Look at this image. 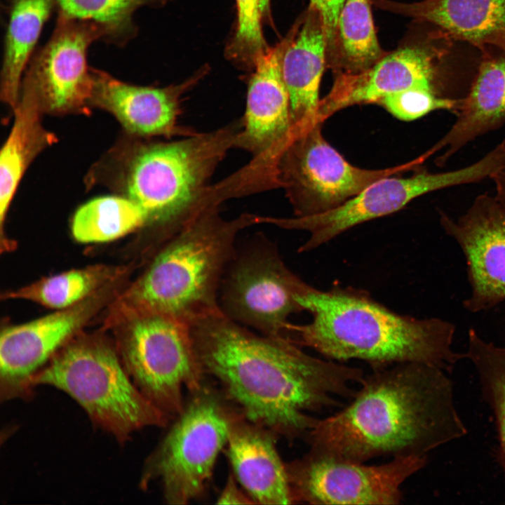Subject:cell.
I'll use <instances>...</instances> for the list:
<instances>
[{"label":"cell","mask_w":505,"mask_h":505,"mask_svg":"<svg viewBox=\"0 0 505 505\" xmlns=\"http://www.w3.org/2000/svg\"><path fill=\"white\" fill-rule=\"evenodd\" d=\"M205 377L248 419L289 442L305 440L311 413L353 398L361 368L309 355L282 337L250 332L221 311L189 324Z\"/></svg>","instance_id":"6da1fadb"},{"label":"cell","mask_w":505,"mask_h":505,"mask_svg":"<svg viewBox=\"0 0 505 505\" xmlns=\"http://www.w3.org/2000/svg\"><path fill=\"white\" fill-rule=\"evenodd\" d=\"M351 402L317 419L305 441L309 452L365 463L383 456H426L468 430L448 372L424 363L375 368Z\"/></svg>","instance_id":"7a4b0ae2"},{"label":"cell","mask_w":505,"mask_h":505,"mask_svg":"<svg viewBox=\"0 0 505 505\" xmlns=\"http://www.w3.org/2000/svg\"><path fill=\"white\" fill-rule=\"evenodd\" d=\"M297 300L312 320L290 323L289 341L329 359L362 360L373 368L418 362L450 372L466 358L452 347V323L396 314L365 291L338 285L323 291L307 285Z\"/></svg>","instance_id":"3957f363"},{"label":"cell","mask_w":505,"mask_h":505,"mask_svg":"<svg viewBox=\"0 0 505 505\" xmlns=\"http://www.w3.org/2000/svg\"><path fill=\"white\" fill-rule=\"evenodd\" d=\"M250 214L226 220L209 208L167 241L124 297L129 314L156 313L187 323L219 311L218 292Z\"/></svg>","instance_id":"277c9868"},{"label":"cell","mask_w":505,"mask_h":505,"mask_svg":"<svg viewBox=\"0 0 505 505\" xmlns=\"http://www.w3.org/2000/svg\"><path fill=\"white\" fill-rule=\"evenodd\" d=\"M241 130L229 127L170 142L143 144L132 155L124 191L142 211L144 227H156L165 243L205 210L200 194Z\"/></svg>","instance_id":"5b68a950"},{"label":"cell","mask_w":505,"mask_h":505,"mask_svg":"<svg viewBox=\"0 0 505 505\" xmlns=\"http://www.w3.org/2000/svg\"><path fill=\"white\" fill-rule=\"evenodd\" d=\"M32 385L64 391L82 407L94 426L121 444L135 431L165 426L170 421L137 387L116 350L101 339L67 343L35 375Z\"/></svg>","instance_id":"8992f818"},{"label":"cell","mask_w":505,"mask_h":505,"mask_svg":"<svg viewBox=\"0 0 505 505\" xmlns=\"http://www.w3.org/2000/svg\"><path fill=\"white\" fill-rule=\"evenodd\" d=\"M241 413L206 378L189 392L182 412L147 457L140 479L147 490L158 481L164 501L184 505L203 497L232 423Z\"/></svg>","instance_id":"52a82bcc"},{"label":"cell","mask_w":505,"mask_h":505,"mask_svg":"<svg viewBox=\"0 0 505 505\" xmlns=\"http://www.w3.org/2000/svg\"><path fill=\"white\" fill-rule=\"evenodd\" d=\"M129 314L119 343L121 362L145 397L173 420L183 410L184 391L206 379L189 324L161 314Z\"/></svg>","instance_id":"ba28073f"},{"label":"cell","mask_w":505,"mask_h":505,"mask_svg":"<svg viewBox=\"0 0 505 505\" xmlns=\"http://www.w3.org/2000/svg\"><path fill=\"white\" fill-rule=\"evenodd\" d=\"M321 123L295 135L278 163V181L297 217L321 214L342 205L374 182L420 166L418 159L392 168L351 165L323 137Z\"/></svg>","instance_id":"9c48e42d"},{"label":"cell","mask_w":505,"mask_h":505,"mask_svg":"<svg viewBox=\"0 0 505 505\" xmlns=\"http://www.w3.org/2000/svg\"><path fill=\"white\" fill-rule=\"evenodd\" d=\"M220 309L261 334L288 339L289 316L303 311L297 300L308 284L293 274L272 243L258 242L228 266Z\"/></svg>","instance_id":"30bf717a"},{"label":"cell","mask_w":505,"mask_h":505,"mask_svg":"<svg viewBox=\"0 0 505 505\" xmlns=\"http://www.w3.org/2000/svg\"><path fill=\"white\" fill-rule=\"evenodd\" d=\"M426 456H398L379 465L308 454L285 463L293 504H398L401 487Z\"/></svg>","instance_id":"8fae6325"},{"label":"cell","mask_w":505,"mask_h":505,"mask_svg":"<svg viewBox=\"0 0 505 505\" xmlns=\"http://www.w3.org/2000/svg\"><path fill=\"white\" fill-rule=\"evenodd\" d=\"M490 162L480 158L464 168L430 173L419 170L407 177L388 176L368 185L358 194L329 211L306 217L271 218V224L287 229L309 231L299 247L304 252L316 248L363 222L400 210L413 199L442 189L476 183L490 177Z\"/></svg>","instance_id":"7c38bea8"},{"label":"cell","mask_w":505,"mask_h":505,"mask_svg":"<svg viewBox=\"0 0 505 505\" xmlns=\"http://www.w3.org/2000/svg\"><path fill=\"white\" fill-rule=\"evenodd\" d=\"M101 25L58 13L48 41L32 56L20 88L30 90L43 112H88L93 88L87 51L97 39H106Z\"/></svg>","instance_id":"4fadbf2b"},{"label":"cell","mask_w":505,"mask_h":505,"mask_svg":"<svg viewBox=\"0 0 505 505\" xmlns=\"http://www.w3.org/2000/svg\"><path fill=\"white\" fill-rule=\"evenodd\" d=\"M451 39L436 31L431 43L400 48L368 69L337 74L330 93L320 100L318 121L354 105L377 103L384 97L412 88H430L441 97L445 85L441 71Z\"/></svg>","instance_id":"5bb4252c"},{"label":"cell","mask_w":505,"mask_h":505,"mask_svg":"<svg viewBox=\"0 0 505 505\" xmlns=\"http://www.w3.org/2000/svg\"><path fill=\"white\" fill-rule=\"evenodd\" d=\"M439 221L466 260L471 290L464 308L478 313L505 301V204L480 194L458 218L440 210Z\"/></svg>","instance_id":"9a60e30c"},{"label":"cell","mask_w":505,"mask_h":505,"mask_svg":"<svg viewBox=\"0 0 505 505\" xmlns=\"http://www.w3.org/2000/svg\"><path fill=\"white\" fill-rule=\"evenodd\" d=\"M102 297L94 293L79 303L32 321L10 326L0 339V399L33 397L32 380L94 314Z\"/></svg>","instance_id":"2e32d148"},{"label":"cell","mask_w":505,"mask_h":505,"mask_svg":"<svg viewBox=\"0 0 505 505\" xmlns=\"http://www.w3.org/2000/svg\"><path fill=\"white\" fill-rule=\"evenodd\" d=\"M298 27L299 24L255 60L248 86L242 129L236 140V145L264 159L265 166L273 174H278L281 158L295 135L282 62Z\"/></svg>","instance_id":"e0dca14e"},{"label":"cell","mask_w":505,"mask_h":505,"mask_svg":"<svg viewBox=\"0 0 505 505\" xmlns=\"http://www.w3.org/2000/svg\"><path fill=\"white\" fill-rule=\"evenodd\" d=\"M93 88L90 107L112 114L130 133L140 136H170L179 130L180 97L197 79L166 88L139 86L90 68Z\"/></svg>","instance_id":"ac0fdd59"},{"label":"cell","mask_w":505,"mask_h":505,"mask_svg":"<svg viewBox=\"0 0 505 505\" xmlns=\"http://www.w3.org/2000/svg\"><path fill=\"white\" fill-rule=\"evenodd\" d=\"M278 436L242 414L231 424L224 447L240 485L256 504H293Z\"/></svg>","instance_id":"d6986e66"},{"label":"cell","mask_w":505,"mask_h":505,"mask_svg":"<svg viewBox=\"0 0 505 505\" xmlns=\"http://www.w3.org/2000/svg\"><path fill=\"white\" fill-rule=\"evenodd\" d=\"M456 120L445 135L425 152L427 157L443 150L435 160L443 166L465 145L505 123V49L489 48Z\"/></svg>","instance_id":"ffe728a7"},{"label":"cell","mask_w":505,"mask_h":505,"mask_svg":"<svg viewBox=\"0 0 505 505\" xmlns=\"http://www.w3.org/2000/svg\"><path fill=\"white\" fill-rule=\"evenodd\" d=\"M381 8L435 25L451 39L466 41L480 52L505 49V0L375 1Z\"/></svg>","instance_id":"44dd1931"},{"label":"cell","mask_w":505,"mask_h":505,"mask_svg":"<svg viewBox=\"0 0 505 505\" xmlns=\"http://www.w3.org/2000/svg\"><path fill=\"white\" fill-rule=\"evenodd\" d=\"M326 55L321 17L317 11L309 7L285 50L282 62L295 135L320 123L319 89Z\"/></svg>","instance_id":"7402d4cb"},{"label":"cell","mask_w":505,"mask_h":505,"mask_svg":"<svg viewBox=\"0 0 505 505\" xmlns=\"http://www.w3.org/2000/svg\"><path fill=\"white\" fill-rule=\"evenodd\" d=\"M15 121L0 155V220L6 213L25 171L34 158L56 142L42 126V107L34 93L20 88Z\"/></svg>","instance_id":"603a6c76"},{"label":"cell","mask_w":505,"mask_h":505,"mask_svg":"<svg viewBox=\"0 0 505 505\" xmlns=\"http://www.w3.org/2000/svg\"><path fill=\"white\" fill-rule=\"evenodd\" d=\"M7 27L1 72V100L16 107L24 74L55 0H8Z\"/></svg>","instance_id":"cb8c5ba5"},{"label":"cell","mask_w":505,"mask_h":505,"mask_svg":"<svg viewBox=\"0 0 505 505\" xmlns=\"http://www.w3.org/2000/svg\"><path fill=\"white\" fill-rule=\"evenodd\" d=\"M370 0H345L337 21L332 67L341 73L363 72L382 58Z\"/></svg>","instance_id":"d4e9b609"},{"label":"cell","mask_w":505,"mask_h":505,"mask_svg":"<svg viewBox=\"0 0 505 505\" xmlns=\"http://www.w3.org/2000/svg\"><path fill=\"white\" fill-rule=\"evenodd\" d=\"M145 225L140 208L126 196H106L94 198L75 213L72 231L82 243L113 241Z\"/></svg>","instance_id":"484cf974"},{"label":"cell","mask_w":505,"mask_h":505,"mask_svg":"<svg viewBox=\"0 0 505 505\" xmlns=\"http://www.w3.org/2000/svg\"><path fill=\"white\" fill-rule=\"evenodd\" d=\"M464 353L477 372L483 397L494 417L498 460L505 483V347L485 340L471 328Z\"/></svg>","instance_id":"4316f807"},{"label":"cell","mask_w":505,"mask_h":505,"mask_svg":"<svg viewBox=\"0 0 505 505\" xmlns=\"http://www.w3.org/2000/svg\"><path fill=\"white\" fill-rule=\"evenodd\" d=\"M112 269L94 266L44 278L6 295L8 298L30 300L45 307L64 309L95 293L111 281Z\"/></svg>","instance_id":"83f0119b"},{"label":"cell","mask_w":505,"mask_h":505,"mask_svg":"<svg viewBox=\"0 0 505 505\" xmlns=\"http://www.w3.org/2000/svg\"><path fill=\"white\" fill-rule=\"evenodd\" d=\"M165 0H55L59 13L94 22L105 28L106 41L123 44L135 33L133 16L143 6Z\"/></svg>","instance_id":"f1b7e54d"},{"label":"cell","mask_w":505,"mask_h":505,"mask_svg":"<svg viewBox=\"0 0 505 505\" xmlns=\"http://www.w3.org/2000/svg\"><path fill=\"white\" fill-rule=\"evenodd\" d=\"M462 99L440 97L430 88H412L382 99L378 105L403 121H413L436 110H447L456 114L462 108Z\"/></svg>","instance_id":"f546056e"},{"label":"cell","mask_w":505,"mask_h":505,"mask_svg":"<svg viewBox=\"0 0 505 505\" xmlns=\"http://www.w3.org/2000/svg\"><path fill=\"white\" fill-rule=\"evenodd\" d=\"M236 4L237 27L228 52L231 58L254 65L269 48L262 32L260 0H236Z\"/></svg>","instance_id":"4dcf8cb0"},{"label":"cell","mask_w":505,"mask_h":505,"mask_svg":"<svg viewBox=\"0 0 505 505\" xmlns=\"http://www.w3.org/2000/svg\"><path fill=\"white\" fill-rule=\"evenodd\" d=\"M345 0H310L309 8L320 14L327 43V53L332 51L336 37L337 21Z\"/></svg>","instance_id":"1f68e13d"},{"label":"cell","mask_w":505,"mask_h":505,"mask_svg":"<svg viewBox=\"0 0 505 505\" xmlns=\"http://www.w3.org/2000/svg\"><path fill=\"white\" fill-rule=\"evenodd\" d=\"M216 503L220 504H256L240 485L234 473L229 475Z\"/></svg>","instance_id":"d6a6232c"},{"label":"cell","mask_w":505,"mask_h":505,"mask_svg":"<svg viewBox=\"0 0 505 505\" xmlns=\"http://www.w3.org/2000/svg\"><path fill=\"white\" fill-rule=\"evenodd\" d=\"M490 179L494 184V196L505 204V168L494 174Z\"/></svg>","instance_id":"836d02e7"},{"label":"cell","mask_w":505,"mask_h":505,"mask_svg":"<svg viewBox=\"0 0 505 505\" xmlns=\"http://www.w3.org/2000/svg\"><path fill=\"white\" fill-rule=\"evenodd\" d=\"M260 3L262 16L269 18L270 15V0H260Z\"/></svg>","instance_id":"e575fe53"}]
</instances>
